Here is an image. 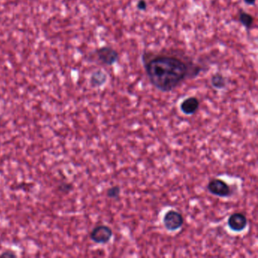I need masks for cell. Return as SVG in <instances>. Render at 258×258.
I'll list each match as a JSON object with an SVG mask.
<instances>
[{
    "label": "cell",
    "mask_w": 258,
    "mask_h": 258,
    "mask_svg": "<svg viewBox=\"0 0 258 258\" xmlns=\"http://www.w3.org/2000/svg\"><path fill=\"white\" fill-rule=\"evenodd\" d=\"M136 8L141 12H145L148 8V3L146 0H139L136 5Z\"/></svg>",
    "instance_id": "obj_13"
},
{
    "label": "cell",
    "mask_w": 258,
    "mask_h": 258,
    "mask_svg": "<svg viewBox=\"0 0 258 258\" xmlns=\"http://www.w3.org/2000/svg\"><path fill=\"white\" fill-rule=\"evenodd\" d=\"M142 64L151 84L159 91L170 93L186 80L194 79L204 70L190 58L172 53L145 52Z\"/></svg>",
    "instance_id": "obj_1"
},
{
    "label": "cell",
    "mask_w": 258,
    "mask_h": 258,
    "mask_svg": "<svg viewBox=\"0 0 258 258\" xmlns=\"http://www.w3.org/2000/svg\"><path fill=\"white\" fill-rule=\"evenodd\" d=\"M58 190L63 194H67L73 190V186L69 183H63L59 184Z\"/></svg>",
    "instance_id": "obj_12"
},
{
    "label": "cell",
    "mask_w": 258,
    "mask_h": 258,
    "mask_svg": "<svg viewBox=\"0 0 258 258\" xmlns=\"http://www.w3.org/2000/svg\"><path fill=\"white\" fill-rule=\"evenodd\" d=\"M248 225V220L242 213H234L228 219V226L231 230L241 232L245 230Z\"/></svg>",
    "instance_id": "obj_6"
},
{
    "label": "cell",
    "mask_w": 258,
    "mask_h": 258,
    "mask_svg": "<svg viewBox=\"0 0 258 258\" xmlns=\"http://www.w3.org/2000/svg\"><path fill=\"white\" fill-rule=\"evenodd\" d=\"M246 5H255L256 0H243Z\"/></svg>",
    "instance_id": "obj_15"
},
{
    "label": "cell",
    "mask_w": 258,
    "mask_h": 258,
    "mask_svg": "<svg viewBox=\"0 0 258 258\" xmlns=\"http://www.w3.org/2000/svg\"><path fill=\"white\" fill-rule=\"evenodd\" d=\"M207 189L211 194L220 198H228L232 194V190L229 185L220 179L211 180L208 183Z\"/></svg>",
    "instance_id": "obj_4"
},
{
    "label": "cell",
    "mask_w": 258,
    "mask_h": 258,
    "mask_svg": "<svg viewBox=\"0 0 258 258\" xmlns=\"http://www.w3.org/2000/svg\"><path fill=\"white\" fill-rule=\"evenodd\" d=\"M17 256H18L17 254H15V252H12V251H5L0 255V258H16Z\"/></svg>",
    "instance_id": "obj_14"
},
{
    "label": "cell",
    "mask_w": 258,
    "mask_h": 258,
    "mask_svg": "<svg viewBox=\"0 0 258 258\" xmlns=\"http://www.w3.org/2000/svg\"><path fill=\"white\" fill-rule=\"evenodd\" d=\"M108 75L104 70L98 69L93 72L90 76V84L93 88H99L106 84Z\"/></svg>",
    "instance_id": "obj_8"
},
{
    "label": "cell",
    "mask_w": 258,
    "mask_h": 258,
    "mask_svg": "<svg viewBox=\"0 0 258 258\" xmlns=\"http://www.w3.org/2000/svg\"><path fill=\"white\" fill-rule=\"evenodd\" d=\"M94 57L98 63L106 66H112L118 63L119 59V53L111 46H105L96 49L94 53Z\"/></svg>",
    "instance_id": "obj_2"
},
{
    "label": "cell",
    "mask_w": 258,
    "mask_h": 258,
    "mask_svg": "<svg viewBox=\"0 0 258 258\" xmlns=\"http://www.w3.org/2000/svg\"><path fill=\"white\" fill-rule=\"evenodd\" d=\"M184 223L183 215L178 211L170 210L163 216V224L167 230L174 232L181 228Z\"/></svg>",
    "instance_id": "obj_3"
},
{
    "label": "cell",
    "mask_w": 258,
    "mask_h": 258,
    "mask_svg": "<svg viewBox=\"0 0 258 258\" xmlns=\"http://www.w3.org/2000/svg\"><path fill=\"white\" fill-rule=\"evenodd\" d=\"M211 86L217 90H224L227 86L226 77H224L221 73H215L211 77Z\"/></svg>",
    "instance_id": "obj_9"
},
{
    "label": "cell",
    "mask_w": 258,
    "mask_h": 258,
    "mask_svg": "<svg viewBox=\"0 0 258 258\" xmlns=\"http://www.w3.org/2000/svg\"><path fill=\"white\" fill-rule=\"evenodd\" d=\"M199 100L194 97H188L180 104V110L186 115H194L199 108Z\"/></svg>",
    "instance_id": "obj_7"
},
{
    "label": "cell",
    "mask_w": 258,
    "mask_h": 258,
    "mask_svg": "<svg viewBox=\"0 0 258 258\" xmlns=\"http://www.w3.org/2000/svg\"><path fill=\"white\" fill-rule=\"evenodd\" d=\"M121 194V188L118 186H115V187H111L107 190V196L109 198H118Z\"/></svg>",
    "instance_id": "obj_11"
},
{
    "label": "cell",
    "mask_w": 258,
    "mask_h": 258,
    "mask_svg": "<svg viewBox=\"0 0 258 258\" xmlns=\"http://www.w3.org/2000/svg\"><path fill=\"white\" fill-rule=\"evenodd\" d=\"M239 21L247 30L252 29L255 22V18L251 14L240 10L239 13Z\"/></svg>",
    "instance_id": "obj_10"
},
{
    "label": "cell",
    "mask_w": 258,
    "mask_h": 258,
    "mask_svg": "<svg viewBox=\"0 0 258 258\" xmlns=\"http://www.w3.org/2000/svg\"><path fill=\"white\" fill-rule=\"evenodd\" d=\"M113 236L112 229L108 226L99 225L94 228L90 232V237L93 242L97 244H107Z\"/></svg>",
    "instance_id": "obj_5"
}]
</instances>
